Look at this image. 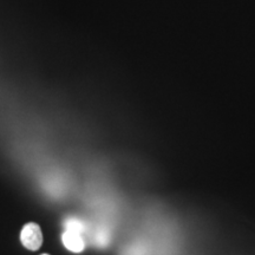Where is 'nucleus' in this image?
<instances>
[{
	"instance_id": "obj_1",
	"label": "nucleus",
	"mask_w": 255,
	"mask_h": 255,
	"mask_svg": "<svg viewBox=\"0 0 255 255\" xmlns=\"http://www.w3.org/2000/svg\"><path fill=\"white\" fill-rule=\"evenodd\" d=\"M20 241L28 251H38L43 245V233L39 225L34 222H28L24 226L20 233Z\"/></svg>"
},
{
	"instance_id": "obj_2",
	"label": "nucleus",
	"mask_w": 255,
	"mask_h": 255,
	"mask_svg": "<svg viewBox=\"0 0 255 255\" xmlns=\"http://www.w3.org/2000/svg\"><path fill=\"white\" fill-rule=\"evenodd\" d=\"M63 245L65 246L66 250L73 253H81L84 251L85 242L83 239L81 233L72 232V231H64L62 235Z\"/></svg>"
},
{
	"instance_id": "obj_3",
	"label": "nucleus",
	"mask_w": 255,
	"mask_h": 255,
	"mask_svg": "<svg viewBox=\"0 0 255 255\" xmlns=\"http://www.w3.org/2000/svg\"><path fill=\"white\" fill-rule=\"evenodd\" d=\"M64 228H65V231H72L83 234L85 231V225L82 220L77 218H69L64 221Z\"/></svg>"
},
{
	"instance_id": "obj_4",
	"label": "nucleus",
	"mask_w": 255,
	"mask_h": 255,
	"mask_svg": "<svg viewBox=\"0 0 255 255\" xmlns=\"http://www.w3.org/2000/svg\"><path fill=\"white\" fill-rule=\"evenodd\" d=\"M41 255H49V254H41Z\"/></svg>"
}]
</instances>
